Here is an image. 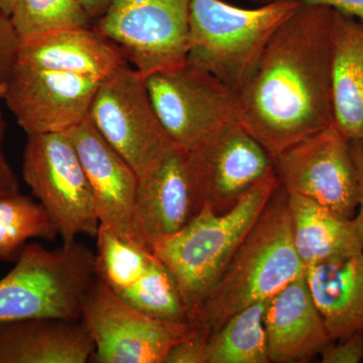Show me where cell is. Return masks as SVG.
I'll return each mask as SVG.
<instances>
[{"label": "cell", "instance_id": "ba28073f", "mask_svg": "<svg viewBox=\"0 0 363 363\" xmlns=\"http://www.w3.org/2000/svg\"><path fill=\"white\" fill-rule=\"evenodd\" d=\"M191 0H113L93 30L143 77L187 63Z\"/></svg>", "mask_w": 363, "mask_h": 363}, {"label": "cell", "instance_id": "44dd1931", "mask_svg": "<svg viewBox=\"0 0 363 363\" xmlns=\"http://www.w3.org/2000/svg\"><path fill=\"white\" fill-rule=\"evenodd\" d=\"M293 242L306 269L362 252L353 218L298 193L288 192Z\"/></svg>", "mask_w": 363, "mask_h": 363}, {"label": "cell", "instance_id": "f1b7e54d", "mask_svg": "<svg viewBox=\"0 0 363 363\" xmlns=\"http://www.w3.org/2000/svg\"><path fill=\"white\" fill-rule=\"evenodd\" d=\"M322 363H359L363 360V332L327 344L320 352Z\"/></svg>", "mask_w": 363, "mask_h": 363}, {"label": "cell", "instance_id": "83f0119b", "mask_svg": "<svg viewBox=\"0 0 363 363\" xmlns=\"http://www.w3.org/2000/svg\"><path fill=\"white\" fill-rule=\"evenodd\" d=\"M208 337L207 333L194 327L190 335L169 350L164 363H207Z\"/></svg>", "mask_w": 363, "mask_h": 363}, {"label": "cell", "instance_id": "5b68a950", "mask_svg": "<svg viewBox=\"0 0 363 363\" xmlns=\"http://www.w3.org/2000/svg\"><path fill=\"white\" fill-rule=\"evenodd\" d=\"M96 279L95 252L84 243L75 241L54 250L28 243L13 269L0 279V323L81 320Z\"/></svg>", "mask_w": 363, "mask_h": 363}, {"label": "cell", "instance_id": "1f68e13d", "mask_svg": "<svg viewBox=\"0 0 363 363\" xmlns=\"http://www.w3.org/2000/svg\"><path fill=\"white\" fill-rule=\"evenodd\" d=\"M262 4L274 1H294L298 4H311V6H324L336 9L340 13L354 16L363 23V0H250Z\"/></svg>", "mask_w": 363, "mask_h": 363}, {"label": "cell", "instance_id": "6da1fadb", "mask_svg": "<svg viewBox=\"0 0 363 363\" xmlns=\"http://www.w3.org/2000/svg\"><path fill=\"white\" fill-rule=\"evenodd\" d=\"M335 9L298 4L238 93L240 124L274 160L333 124L331 32Z\"/></svg>", "mask_w": 363, "mask_h": 363}, {"label": "cell", "instance_id": "52a82bcc", "mask_svg": "<svg viewBox=\"0 0 363 363\" xmlns=\"http://www.w3.org/2000/svg\"><path fill=\"white\" fill-rule=\"evenodd\" d=\"M145 78L162 126L187 152L240 123L238 94L206 71L186 63Z\"/></svg>", "mask_w": 363, "mask_h": 363}, {"label": "cell", "instance_id": "7c38bea8", "mask_svg": "<svg viewBox=\"0 0 363 363\" xmlns=\"http://www.w3.org/2000/svg\"><path fill=\"white\" fill-rule=\"evenodd\" d=\"M104 80L16 63L2 100L26 135L65 131L88 116Z\"/></svg>", "mask_w": 363, "mask_h": 363}, {"label": "cell", "instance_id": "9c48e42d", "mask_svg": "<svg viewBox=\"0 0 363 363\" xmlns=\"http://www.w3.org/2000/svg\"><path fill=\"white\" fill-rule=\"evenodd\" d=\"M88 117L138 176L175 145L155 111L145 78L128 63L104 79Z\"/></svg>", "mask_w": 363, "mask_h": 363}, {"label": "cell", "instance_id": "8fae6325", "mask_svg": "<svg viewBox=\"0 0 363 363\" xmlns=\"http://www.w3.org/2000/svg\"><path fill=\"white\" fill-rule=\"evenodd\" d=\"M274 171L286 192L298 193L352 219L358 185L350 140L334 124L274 157Z\"/></svg>", "mask_w": 363, "mask_h": 363}, {"label": "cell", "instance_id": "30bf717a", "mask_svg": "<svg viewBox=\"0 0 363 363\" xmlns=\"http://www.w3.org/2000/svg\"><path fill=\"white\" fill-rule=\"evenodd\" d=\"M81 320L94 341L91 362L96 363H164L169 350L194 330L190 322L164 321L145 314L98 277Z\"/></svg>", "mask_w": 363, "mask_h": 363}, {"label": "cell", "instance_id": "277c9868", "mask_svg": "<svg viewBox=\"0 0 363 363\" xmlns=\"http://www.w3.org/2000/svg\"><path fill=\"white\" fill-rule=\"evenodd\" d=\"M298 4L274 1L242 9L223 0H191L187 64L215 76L238 94Z\"/></svg>", "mask_w": 363, "mask_h": 363}, {"label": "cell", "instance_id": "ac0fdd59", "mask_svg": "<svg viewBox=\"0 0 363 363\" xmlns=\"http://www.w3.org/2000/svg\"><path fill=\"white\" fill-rule=\"evenodd\" d=\"M16 63L105 79L128 61L118 45L93 28H79L21 42Z\"/></svg>", "mask_w": 363, "mask_h": 363}, {"label": "cell", "instance_id": "4fadbf2b", "mask_svg": "<svg viewBox=\"0 0 363 363\" xmlns=\"http://www.w3.org/2000/svg\"><path fill=\"white\" fill-rule=\"evenodd\" d=\"M188 155L202 208L211 207L217 213L233 208L253 185L274 171L269 152L240 123Z\"/></svg>", "mask_w": 363, "mask_h": 363}, {"label": "cell", "instance_id": "8992f818", "mask_svg": "<svg viewBox=\"0 0 363 363\" xmlns=\"http://www.w3.org/2000/svg\"><path fill=\"white\" fill-rule=\"evenodd\" d=\"M23 177L58 227L63 245L96 238L100 221L77 150L65 131L28 135Z\"/></svg>", "mask_w": 363, "mask_h": 363}, {"label": "cell", "instance_id": "836d02e7", "mask_svg": "<svg viewBox=\"0 0 363 363\" xmlns=\"http://www.w3.org/2000/svg\"><path fill=\"white\" fill-rule=\"evenodd\" d=\"M18 0H0V11L11 18Z\"/></svg>", "mask_w": 363, "mask_h": 363}, {"label": "cell", "instance_id": "cb8c5ba5", "mask_svg": "<svg viewBox=\"0 0 363 363\" xmlns=\"http://www.w3.org/2000/svg\"><path fill=\"white\" fill-rule=\"evenodd\" d=\"M95 240L97 277L116 294L138 283L156 257L150 248L102 225Z\"/></svg>", "mask_w": 363, "mask_h": 363}, {"label": "cell", "instance_id": "603a6c76", "mask_svg": "<svg viewBox=\"0 0 363 363\" xmlns=\"http://www.w3.org/2000/svg\"><path fill=\"white\" fill-rule=\"evenodd\" d=\"M58 235V227L40 202L21 192L0 197V262H16L32 238L52 241Z\"/></svg>", "mask_w": 363, "mask_h": 363}, {"label": "cell", "instance_id": "ffe728a7", "mask_svg": "<svg viewBox=\"0 0 363 363\" xmlns=\"http://www.w3.org/2000/svg\"><path fill=\"white\" fill-rule=\"evenodd\" d=\"M305 277L331 342L363 332V250L307 267Z\"/></svg>", "mask_w": 363, "mask_h": 363}, {"label": "cell", "instance_id": "7402d4cb", "mask_svg": "<svg viewBox=\"0 0 363 363\" xmlns=\"http://www.w3.org/2000/svg\"><path fill=\"white\" fill-rule=\"evenodd\" d=\"M269 300L247 306L210 334L207 363L271 362L264 322Z\"/></svg>", "mask_w": 363, "mask_h": 363}, {"label": "cell", "instance_id": "9a60e30c", "mask_svg": "<svg viewBox=\"0 0 363 363\" xmlns=\"http://www.w3.org/2000/svg\"><path fill=\"white\" fill-rule=\"evenodd\" d=\"M65 133L77 150L89 181L100 225L133 240L138 174L105 140L88 116Z\"/></svg>", "mask_w": 363, "mask_h": 363}, {"label": "cell", "instance_id": "d6a6232c", "mask_svg": "<svg viewBox=\"0 0 363 363\" xmlns=\"http://www.w3.org/2000/svg\"><path fill=\"white\" fill-rule=\"evenodd\" d=\"M79 1L84 7L91 20H98L106 13L113 0H79Z\"/></svg>", "mask_w": 363, "mask_h": 363}, {"label": "cell", "instance_id": "2e32d148", "mask_svg": "<svg viewBox=\"0 0 363 363\" xmlns=\"http://www.w3.org/2000/svg\"><path fill=\"white\" fill-rule=\"evenodd\" d=\"M264 322L271 362H305L331 342L305 274L269 298Z\"/></svg>", "mask_w": 363, "mask_h": 363}, {"label": "cell", "instance_id": "f546056e", "mask_svg": "<svg viewBox=\"0 0 363 363\" xmlns=\"http://www.w3.org/2000/svg\"><path fill=\"white\" fill-rule=\"evenodd\" d=\"M6 126L4 114L0 108V197L20 192V181L7 161L4 152Z\"/></svg>", "mask_w": 363, "mask_h": 363}, {"label": "cell", "instance_id": "d6986e66", "mask_svg": "<svg viewBox=\"0 0 363 363\" xmlns=\"http://www.w3.org/2000/svg\"><path fill=\"white\" fill-rule=\"evenodd\" d=\"M333 124L348 140L363 138V23L334 13L331 32Z\"/></svg>", "mask_w": 363, "mask_h": 363}, {"label": "cell", "instance_id": "4dcf8cb0", "mask_svg": "<svg viewBox=\"0 0 363 363\" xmlns=\"http://www.w3.org/2000/svg\"><path fill=\"white\" fill-rule=\"evenodd\" d=\"M351 155L354 162L358 185V206L357 213L353 217L355 227L363 247V138L350 140Z\"/></svg>", "mask_w": 363, "mask_h": 363}, {"label": "cell", "instance_id": "e0dca14e", "mask_svg": "<svg viewBox=\"0 0 363 363\" xmlns=\"http://www.w3.org/2000/svg\"><path fill=\"white\" fill-rule=\"evenodd\" d=\"M94 350L82 320L42 318L0 323V363H86Z\"/></svg>", "mask_w": 363, "mask_h": 363}, {"label": "cell", "instance_id": "3957f363", "mask_svg": "<svg viewBox=\"0 0 363 363\" xmlns=\"http://www.w3.org/2000/svg\"><path fill=\"white\" fill-rule=\"evenodd\" d=\"M279 185L272 171L226 212L203 206L183 229L152 245V252L175 278L191 323Z\"/></svg>", "mask_w": 363, "mask_h": 363}, {"label": "cell", "instance_id": "484cf974", "mask_svg": "<svg viewBox=\"0 0 363 363\" xmlns=\"http://www.w3.org/2000/svg\"><path fill=\"white\" fill-rule=\"evenodd\" d=\"M21 43L68 28H90L79 0H18L11 16Z\"/></svg>", "mask_w": 363, "mask_h": 363}, {"label": "cell", "instance_id": "d4e9b609", "mask_svg": "<svg viewBox=\"0 0 363 363\" xmlns=\"http://www.w3.org/2000/svg\"><path fill=\"white\" fill-rule=\"evenodd\" d=\"M116 295L156 319L190 322L175 278L157 257L138 283Z\"/></svg>", "mask_w": 363, "mask_h": 363}, {"label": "cell", "instance_id": "7a4b0ae2", "mask_svg": "<svg viewBox=\"0 0 363 363\" xmlns=\"http://www.w3.org/2000/svg\"><path fill=\"white\" fill-rule=\"evenodd\" d=\"M305 272L294 247L288 192L279 185L203 301L192 324L210 335L235 313L269 300Z\"/></svg>", "mask_w": 363, "mask_h": 363}, {"label": "cell", "instance_id": "5bb4252c", "mask_svg": "<svg viewBox=\"0 0 363 363\" xmlns=\"http://www.w3.org/2000/svg\"><path fill=\"white\" fill-rule=\"evenodd\" d=\"M201 209L188 152L173 145L138 176L133 240L152 250L157 240L183 229Z\"/></svg>", "mask_w": 363, "mask_h": 363}, {"label": "cell", "instance_id": "4316f807", "mask_svg": "<svg viewBox=\"0 0 363 363\" xmlns=\"http://www.w3.org/2000/svg\"><path fill=\"white\" fill-rule=\"evenodd\" d=\"M21 40L11 18L0 11V100L13 73Z\"/></svg>", "mask_w": 363, "mask_h": 363}]
</instances>
